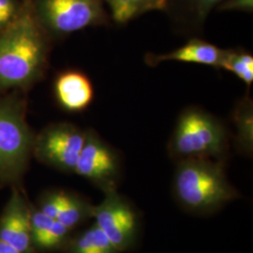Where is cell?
<instances>
[{
    "instance_id": "cell-1",
    "label": "cell",
    "mask_w": 253,
    "mask_h": 253,
    "mask_svg": "<svg viewBox=\"0 0 253 253\" xmlns=\"http://www.w3.org/2000/svg\"><path fill=\"white\" fill-rule=\"evenodd\" d=\"M50 42L28 0H23L17 18L0 31V95L26 89L42 78Z\"/></svg>"
},
{
    "instance_id": "cell-2",
    "label": "cell",
    "mask_w": 253,
    "mask_h": 253,
    "mask_svg": "<svg viewBox=\"0 0 253 253\" xmlns=\"http://www.w3.org/2000/svg\"><path fill=\"white\" fill-rule=\"evenodd\" d=\"M174 190L181 203L194 211L206 212L238 196L227 179L221 161L187 159L178 163Z\"/></svg>"
},
{
    "instance_id": "cell-3",
    "label": "cell",
    "mask_w": 253,
    "mask_h": 253,
    "mask_svg": "<svg viewBox=\"0 0 253 253\" xmlns=\"http://www.w3.org/2000/svg\"><path fill=\"white\" fill-rule=\"evenodd\" d=\"M224 124L199 107L183 110L172 132L171 153L182 160H217L224 155L228 135Z\"/></svg>"
},
{
    "instance_id": "cell-4",
    "label": "cell",
    "mask_w": 253,
    "mask_h": 253,
    "mask_svg": "<svg viewBox=\"0 0 253 253\" xmlns=\"http://www.w3.org/2000/svg\"><path fill=\"white\" fill-rule=\"evenodd\" d=\"M32 12L53 41L87 27L106 26L110 16L103 0H28Z\"/></svg>"
},
{
    "instance_id": "cell-5",
    "label": "cell",
    "mask_w": 253,
    "mask_h": 253,
    "mask_svg": "<svg viewBox=\"0 0 253 253\" xmlns=\"http://www.w3.org/2000/svg\"><path fill=\"white\" fill-rule=\"evenodd\" d=\"M34 139L25 101L14 93L0 95V178H14L23 172L33 152Z\"/></svg>"
},
{
    "instance_id": "cell-6",
    "label": "cell",
    "mask_w": 253,
    "mask_h": 253,
    "mask_svg": "<svg viewBox=\"0 0 253 253\" xmlns=\"http://www.w3.org/2000/svg\"><path fill=\"white\" fill-rule=\"evenodd\" d=\"M85 140V130L72 123H54L43 128L34 139L33 153L49 166L73 172Z\"/></svg>"
},
{
    "instance_id": "cell-7",
    "label": "cell",
    "mask_w": 253,
    "mask_h": 253,
    "mask_svg": "<svg viewBox=\"0 0 253 253\" xmlns=\"http://www.w3.org/2000/svg\"><path fill=\"white\" fill-rule=\"evenodd\" d=\"M105 198L96 208H92V216L96 225L108 237L118 253L126 251L134 241L136 215L115 189L104 190Z\"/></svg>"
},
{
    "instance_id": "cell-8",
    "label": "cell",
    "mask_w": 253,
    "mask_h": 253,
    "mask_svg": "<svg viewBox=\"0 0 253 253\" xmlns=\"http://www.w3.org/2000/svg\"><path fill=\"white\" fill-rule=\"evenodd\" d=\"M118 172V157L114 150L94 130H85L74 172L107 190L115 189Z\"/></svg>"
},
{
    "instance_id": "cell-9",
    "label": "cell",
    "mask_w": 253,
    "mask_h": 253,
    "mask_svg": "<svg viewBox=\"0 0 253 253\" xmlns=\"http://www.w3.org/2000/svg\"><path fill=\"white\" fill-rule=\"evenodd\" d=\"M31 215L21 193L13 190L0 217V240L22 253H29L32 244Z\"/></svg>"
},
{
    "instance_id": "cell-10",
    "label": "cell",
    "mask_w": 253,
    "mask_h": 253,
    "mask_svg": "<svg viewBox=\"0 0 253 253\" xmlns=\"http://www.w3.org/2000/svg\"><path fill=\"white\" fill-rule=\"evenodd\" d=\"M54 95L59 105L68 112H82L94 99L89 78L79 71H66L54 82Z\"/></svg>"
},
{
    "instance_id": "cell-11",
    "label": "cell",
    "mask_w": 253,
    "mask_h": 253,
    "mask_svg": "<svg viewBox=\"0 0 253 253\" xmlns=\"http://www.w3.org/2000/svg\"><path fill=\"white\" fill-rule=\"evenodd\" d=\"M224 49L218 48L207 41L195 37L172 52L166 54H148L145 55V63L157 66L165 61H178L185 63L199 64L218 69Z\"/></svg>"
},
{
    "instance_id": "cell-12",
    "label": "cell",
    "mask_w": 253,
    "mask_h": 253,
    "mask_svg": "<svg viewBox=\"0 0 253 253\" xmlns=\"http://www.w3.org/2000/svg\"><path fill=\"white\" fill-rule=\"evenodd\" d=\"M224 0H167L165 11L173 25L187 32H198L208 15Z\"/></svg>"
},
{
    "instance_id": "cell-13",
    "label": "cell",
    "mask_w": 253,
    "mask_h": 253,
    "mask_svg": "<svg viewBox=\"0 0 253 253\" xmlns=\"http://www.w3.org/2000/svg\"><path fill=\"white\" fill-rule=\"evenodd\" d=\"M233 120L236 129V142L247 153H252L253 147V102L246 96L238 100L233 112Z\"/></svg>"
},
{
    "instance_id": "cell-14",
    "label": "cell",
    "mask_w": 253,
    "mask_h": 253,
    "mask_svg": "<svg viewBox=\"0 0 253 253\" xmlns=\"http://www.w3.org/2000/svg\"><path fill=\"white\" fill-rule=\"evenodd\" d=\"M108 4L110 18L118 25H126L146 12L161 10L157 0H103Z\"/></svg>"
},
{
    "instance_id": "cell-15",
    "label": "cell",
    "mask_w": 253,
    "mask_h": 253,
    "mask_svg": "<svg viewBox=\"0 0 253 253\" xmlns=\"http://www.w3.org/2000/svg\"><path fill=\"white\" fill-rule=\"evenodd\" d=\"M235 76L250 88L253 83V55L243 49H224L219 68Z\"/></svg>"
},
{
    "instance_id": "cell-16",
    "label": "cell",
    "mask_w": 253,
    "mask_h": 253,
    "mask_svg": "<svg viewBox=\"0 0 253 253\" xmlns=\"http://www.w3.org/2000/svg\"><path fill=\"white\" fill-rule=\"evenodd\" d=\"M67 253H118V252L108 237L95 224L73 241Z\"/></svg>"
},
{
    "instance_id": "cell-17",
    "label": "cell",
    "mask_w": 253,
    "mask_h": 253,
    "mask_svg": "<svg viewBox=\"0 0 253 253\" xmlns=\"http://www.w3.org/2000/svg\"><path fill=\"white\" fill-rule=\"evenodd\" d=\"M86 215L92 216V208L85 207V205L76 197L67 194L56 220L72 230L73 227L78 225Z\"/></svg>"
},
{
    "instance_id": "cell-18",
    "label": "cell",
    "mask_w": 253,
    "mask_h": 253,
    "mask_svg": "<svg viewBox=\"0 0 253 253\" xmlns=\"http://www.w3.org/2000/svg\"><path fill=\"white\" fill-rule=\"evenodd\" d=\"M54 218L48 217L41 210L31 215V235L32 242L38 244L42 238L49 232L54 224Z\"/></svg>"
},
{
    "instance_id": "cell-19",
    "label": "cell",
    "mask_w": 253,
    "mask_h": 253,
    "mask_svg": "<svg viewBox=\"0 0 253 253\" xmlns=\"http://www.w3.org/2000/svg\"><path fill=\"white\" fill-rule=\"evenodd\" d=\"M70 231L71 229H69L68 227L65 226L55 219L52 228L36 246L42 249H53L63 242L64 239L66 238Z\"/></svg>"
},
{
    "instance_id": "cell-20",
    "label": "cell",
    "mask_w": 253,
    "mask_h": 253,
    "mask_svg": "<svg viewBox=\"0 0 253 253\" xmlns=\"http://www.w3.org/2000/svg\"><path fill=\"white\" fill-rule=\"evenodd\" d=\"M23 7V0H0V31L17 18Z\"/></svg>"
},
{
    "instance_id": "cell-21",
    "label": "cell",
    "mask_w": 253,
    "mask_h": 253,
    "mask_svg": "<svg viewBox=\"0 0 253 253\" xmlns=\"http://www.w3.org/2000/svg\"><path fill=\"white\" fill-rule=\"evenodd\" d=\"M67 194L68 193H65L63 191L49 194L43 201L41 207V211L48 217L56 219L60 209L63 207Z\"/></svg>"
},
{
    "instance_id": "cell-22",
    "label": "cell",
    "mask_w": 253,
    "mask_h": 253,
    "mask_svg": "<svg viewBox=\"0 0 253 253\" xmlns=\"http://www.w3.org/2000/svg\"><path fill=\"white\" fill-rule=\"evenodd\" d=\"M216 9L217 11H243L253 13V0H224Z\"/></svg>"
},
{
    "instance_id": "cell-23",
    "label": "cell",
    "mask_w": 253,
    "mask_h": 253,
    "mask_svg": "<svg viewBox=\"0 0 253 253\" xmlns=\"http://www.w3.org/2000/svg\"><path fill=\"white\" fill-rule=\"evenodd\" d=\"M0 253H22L12 246L0 240Z\"/></svg>"
},
{
    "instance_id": "cell-24",
    "label": "cell",
    "mask_w": 253,
    "mask_h": 253,
    "mask_svg": "<svg viewBox=\"0 0 253 253\" xmlns=\"http://www.w3.org/2000/svg\"><path fill=\"white\" fill-rule=\"evenodd\" d=\"M166 1H167V0H157V2L159 3V5H160V7H161V10H163V11L164 8H165Z\"/></svg>"
}]
</instances>
